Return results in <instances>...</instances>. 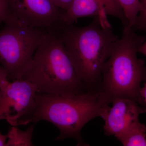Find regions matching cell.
Masks as SVG:
<instances>
[{
	"label": "cell",
	"instance_id": "obj_7",
	"mask_svg": "<svg viewBox=\"0 0 146 146\" xmlns=\"http://www.w3.org/2000/svg\"><path fill=\"white\" fill-rule=\"evenodd\" d=\"M12 16L18 22L47 31H58L64 25L65 11L52 0H7Z\"/></svg>",
	"mask_w": 146,
	"mask_h": 146
},
{
	"label": "cell",
	"instance_id": "obj_14",
	"mask_svg": "<svg viewBox=\"0 0 146 146\" xmlns=\"http://www.w3.org/2000/svg\"><path fill=\"white\" fill-rule=\"evenodd\" d=\"M143 6V11L138 16L134 25L136 30L146 31V0H140Z\"/></svg>",
	"mask_w": 146,
	"mask_h": 146
},
{
	"label": "cell",
	"instance_id": "obj_11",
	"mask_svg": "<svg viewBox=\"0 0 146 146\" xmlns=\"http://www.w3.org/2000/svg\"><path fill=\"white\" fill-rule=\"evenodd\" d=\"M33 130L34 125H31L25 131L12 126L7 133L8 139L5 146H33L32 141Z\"/></svg>",
	"mask_w": 146,
	"mask_h": 146
},
{
	"label": "cell",
	"instance_id": "obj_13",
	"mask_svg": "<svg viewBox=\"0 0 146 146\" xmlns=\"http://www.w3.org/2000/svg\"><path fill=\"white\" fill-rule=\"evenodd\" d=\"M15 21L11 13L7 0H0V21L7 23Z\"/></svg>",
	"mask_w": 146,
	"mask_h": 146
},
{
	"label": "cell",
	"instance_id": "obj_8",
	"mask_svg": "<svg viewBox=\"0 0 146 146\" xmlns=\"http://www.w3.org/2000/svg\"><path fill=\"white\" fill-rule=\"evenodd\" d=\"M105 109L101 117L104 121V130L107 136H117L136 122L139 115L146 112V108L127 98H119Z\"/></svg>",
	"mask_w": 146,
	"mask_h": 146
},
{
	"label": "cell",
	"instance_id": "obj_4",
	"mask_svg": "<svg viewBox=\"0 0 146 146\" xmlns=\"http://www.w3.org/2000/svg\"><path fill=\"white\" fill-rule=\"evenodd\" d=\"M22 78L34 84L40 93L65 95L88 92L67 53L59 30L47 32Z\"/></svg>",
	"mask_w": 146,
	"mask_h": 146
},
{
	"label": "cell",
	"instance_id": "obj_12",
	"mask_svg": "<svg viewBox=\"0 0 146 146\" xmlns=\"http://www.w3.org/2000/svg\"><path fill=\"white\" fill-rule=\"evenodd\" d=\"M125 15L129 25L133 28L138 16L143 11V6L140 0H117Z\"/></svg>",
	"mask_w": 146,
	"mask_h": 146
},
{
	"label": "cell",
	"instance_id": "obj_6",
	"mask_svg": "<svg viewBox=\"0 0 146 146\" xmlns=\"http://www.w3.org/2000/svg\"><path fill=\"white\" fill-rule=\"evenodd\" d=\"M39 92L34 84L23 79L9 81L0 88V120L12 126L25 125L33 122Z\"/></svg>",
	"mask_w": 146,
	"mask_h": 146
},
{
	"label": "cell",
	"instance_id": "obj_15",
	"mask_svg": "<svg viewBox=\"0 0 146 146\" xmlns=\"http://www.w3.org/2000/svg\"><path fill=\"white\" fill-rule=\"evenodd\" d=\"M58 7L66 11L71 5L73 0H52Z\"/></svg>",
	"mask_w": 146,
	"mask_h": 146
},
{
	"label": "cell",
	"instance_id": "obj_1",
	"mask_svg": "<svg viewBox=\"0 0 146 146\" xmlns=\"http://www.w3.org/2000/svg\"><path fill=\"white\" fill-rule=\"evenodd\" d=\"M59 34L86 91L98 90L104 65L119 39L112 31L108 15L95 16L91 23L82 27L64 25Z\"/></svg>",
	"mask_w": 146,
	"mask_h": 146
},
{
	"label": "cell",
	"instance_id": "obj_18",
	"mask_svg": "<svg viewBox=\"0 0 146 146\" xmlns=\"http://www.w3.org/2000/svg\"><path fill=\"white\" fill-rule=\"evenodd\" d=\"M141 97L143 100L144 104L146 107V83L144 84L143 88H141Z\"/></svg>",
	"mask_w": 146,
	"mask_h": 146
},
{
	"label": "cell",
	"instance_id": "obj_9",
	"mask_svg": "<svg viewBox=\"0 0 146 146\" xmlns=\"http://www.w3.org/2000/svg\"><path fill=\"white\" fill-rule=\"evenodd\" d=\"M102 14L114 16L128 25L122 8L117 0H73L63 17V24L71 25L79 19L96 16Z\"/></svg>",
	"mask_w": 146,
	"mask_h": 146
},
{
	"label": "cell",
	"instance_id": "obj_16",
	"mask_svg": "<svg viewBox=\"0 0 146 146\" xmlns=\"http://www.w3.org/2000/svg\"><path fill=\"white\" fill-rule=\"evenodd\" d=\"M9 81L6 72L0 64V88L5 86Z\"/></svg>",
	"mask_w": 146,
	"mask_h": 146
},
{
	"label": "cell",
	"instance_id": "obj_19",
	"mask_svg": "<svg viewBox=\"0 0 146 146\" xmlns=\"http://www.w3.org/2000/svg\"><path fill=\"white\" fill-rule=\"evenodd\" d=\"M138 52L145 55L146 56V41L144 42L138 49Z\"/></svg>",
	"mask_w": 146,
	"mask_h": 146
},
{
	"label": "cell",
	"instance_id": "obj_3",
	"mask_svg": "<svg viewBox=\"0 0 146 146\" xmlns=\"http://www.w3.org/2000/svg\"><path fill=\"white\" fill-rule=\"evenodd\" d=\"M35 98L36 111L33 122L51 123L60 131L55 140L74 138L78 146L89 145L83 141L82 129L89 121L101 117L109 105L98 90L65 95L37 92Z\"/></svg>",
	"mask_w": 146,
	"mask_h": 146
},
{
	"label": "cell",
	"instance_id": "obj_10",
	"mask_svg": "<svg viewBox=\"0 0 146 146\" xmlns=\"http://www.w3.org/2000/svg\"><path fill=\"white\" fill-rule=\"evenodd\" d=\"M124 146H146V126L138 121L115 136Z\"/></svg>",
	"mask_w": 146,
	"mask_h": 146
},
{
	"label": "cell",
	"instance_id": "obj_2",
	"mask_svg": "<svg viewBox=\"0 0 146 146\" xmlns=\"http://www.w3.org/2000/svg\"><path fill=\"white\" fill-rule=\"evenodd\" d=\"M145 39L130 26L123 25L122 36L115 43L104 65L98 87L108 104L117 99L127 98L145 107L141 91V83L146 81V67L145 61L137 56Z\"/></svg>",
	"mask_w": 146,
	"mask_h": 146
},
{
	"label": "cell",
	"instance_id": "obj_5",
	"mask_svg": "<svg viewBox=\"0 0 146 146\" xmlns=\"http://www.w3.org/2000/svg\"><path fill=\"white\" fill-rule=\"evenodd\" d=\"M0 31V64L9 81L22 78L47 31L16 21Z\"/></svg>",
	"mask_w": 146,
	"mask_h": 146
},
{
	"label": "cell",
	"instance_id": "obj_17",
	"mask_svg": "<svg viewBox=\"0 0 146 146\" xmlns=\"http://www.w3.org/2000/svg\"><path fill=\"white\" fill-rule=\"evenodd\" d=\"M7 139V134H3L0 131V146H5Z\"/></svg>",
	"mask_w": 146,
	"mask_h": 146
}]
</instances>
